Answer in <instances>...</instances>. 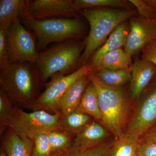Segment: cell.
Returning <instances> with one entry per match:
<instances>
[{
  "label": "cell",
  "instance_id": "33",
  "mask_svg": "<svg viewBox=\"0 0 156 156\" xmlns=\"http://www.w3.org/2000/svg\"><path fill=\"white\" fill-rule=\"evenodd\" d=\"M0 156H7L5 152L2 149H1V151H0Z\"/></svg>",
  "mask_w": 156,
  "mask_h": 156
},
{
  "label": "cell",
  "instance_id": "26",
  "mask_svg": "<svg viewBox=\"0 0 156 156\" xmlns=\"http://www.w3.org/2000/svg\"><path fill=\"white\" fill-rule=\"evenodd\" d=\"M32 156H50L52 154L48 131H40L34 135Z\"/></svg>",
  "mask_w": 156,
  "mask_h": 156
},
{
  "label": "cell",
  "instance_id": "22",
  "mask_svg": "<svg viewBox=\"0 0 156 156\" xmlns=\"http://www.w3.org/2000/svg\"><path fill=\"white\" fill-rule=\"evenodd\" d=\"M94 73L104 83L112 87H122L131 77V67L118 70L102 69Z\"/></svg>",
  "mask_w": 156,
  "mask_h": 156
},
{
  "label": "cell",
  "instance_id": "20",
  "mask_svg": "<svg viewBox=\"0 0 156 156\" xmlns=\"http://www.w3.org/2000/svg\"><path fill=\"white\" fill-rule=\"evenodd\" d=\"M76 110L89 115L93 119L101 124L102 116L97 92L94 85L90 81L83 94Z\"/></svg>",
  "mask_w": 156,
  "mask_h": 156
},
{
  "label": "cell",
  "instance_id": "13",
  "mask_svg": "<svg viewBox=\"0 0 156 156\" xmlns=\"http://www.w3.org/2000/svg\"><path fill=\"white\" fill-rule=\"evenodd\" d=\"M1 134V149L7 156H32V140L20 136L10 127L6 128Z\"/></svg>",
  "mask_w": 156,
  "mask_h": 156
},
{
  "label": "cell",
  "instance_id": "10",
  "mask_svg": "<svg viewBox=\"0 0 156 156\" xmlns=\"http://www.w3.org/2000/svg\"><path fill=\"white\" fill-rule=\"evenodd\" d=\"M156 39V23L141 17H134L130 21V30L124 50L132 56Z\"/></svg>",
  "mask_w": 156,
  "mask_h": 156
},
{
  "label": "cell",
  "instance_id": "23",
  "mask_svg": "<svg viewBox=\"0 0 156 156\" xmlns=\"http://www.w3.org/2000/svg\"><path fill=\"white\" fill-rule=\"evenodd\" d=\"M138 140L124 134L113 143L108 156H138Z\"/></svg>",
  "mask_w": 156,
  "mask_h": 156
},
{
  "label": "cell",
  "instance_id": "18",
  "mask_svg": "<svg viewBox=\"0 0 156 156\" xmlns=\"http://www.w3.org/2000/svg\"><path fill=\"white\" fill-rule=\"evenodd\" d=\"M93 119L89 115L76 110L64 116H60L58 121V130L65 131L74 138Z\"/></svg>",
  "mask_w": 156,
  "mask_h": 156
},
{
  "label": "cell",
  "instance_id": "7",
  "mask_svg": "<svg viewBox=\"0 0 156 156\" xmlns=\"http://www.w3.org/2000/svg\"><path fill=\"white\" fill-rule=\"evenodd\" d=\"M92 71L88 65L82 66L69 74L56 76L44 84V92L33 105V111L43 110L50 114L58 112V105L62 98L73 84Z\"/></svg>",
  "mask_w": 156,
  "mask_h": 156
},
{
  "label": "cell",
  "instance_id": "6",
  "mask_svg": "<svg viewBox=\"0 0 156 156\" xmlns=\"http://www.w3.org/2000/svg\"><path fill=\"white\" fill-rule=\"evenodd\" d=\"M59 113L50 114L43 110L27 112L15 107L6 124L20 136L32 140L34 135L40 131L58 130Z\"/></svg>",
  "mask_w": 156,
  "mask_h": 156
},
{
  "label": "cell",
  "instance_id": "29",
  "mask_svg": "<svg viewBox=\"0 0 156 156\" xmlns=\"http://www.w3.org/2000/svg\"><path fill=\"white\" fill-rule=\"evenodd\" d=\"M8 30L0 28V67L9 63L6 47V35Z\"/></svg>",
  "mask_w": 156,
  "mask_h": 156
},
{
  "label": "cell",
  "instance_id": "31",
  "mask_svg": "<svg viewBox=\"0 0 156 156\" xmlns=\"http://www.w3.org/2000/svg\"><path fill=\"white\" fill-rule=\"evenodd\" d=\"M138 156H156V144L139 142Z\"/></svg>",
  "mask_w": 156,
  "mask_h": 156
},
{
  "label": "cell",
  "instance_id": "3",
  "mask_svg": "<svg viewBox=\"0 0 156 156\" xmlns=\"http://www.w3.org/2000/svg\"><path fill=\"white\" fill-rule=\"evenodd\" d=\"M79 13L87 20L90 26L89 34L85 42L80 63L87 65L95 52L104 44L115 29L134 15V10L100 8L86 9Z\"/></svg>",
  "mask_w": 156,
  "mask_h": 156
},
{
  "label": "cell",
  "instance_id": "14",
  "mask_svg": "<svg viewBox=\"0 0 156 156\" xmlns=\"http://www.w3.org/2000/svg\"><path fill=\"white\" fill-rule=\"evenodd\" d=\"M110 132L100 123L92 121L74 138L73 143L82 149H87L106 142Z\"/></svg>",
  "mask_w": 156,
  "mask_h": 156
},
{
  "label": "cell",
  "instance_id": "12",
  "mask_svg": "<svg viewBox=\"0 0 156 156\" xmlns=\"http://www.w3.org/2000/svg\"><path fill=\"white\" fill-rule=\"evenodd\" d=\"M131 69L130 94L133 100L138 101L156 76V66L142 58L134 61L131 66Z\"/></svg>",
  "mask_w": 156,
  "mask_h": 156
},
{
  "label": "cell",
  "instance_id": "5",
  "mask_svg": "<svg viewBox=\"0 0 156 156\" xmlns=\"http://www.w3.org/2000/svg\"><path fill=\"white\" fill-rule=\"evenodd\" d=\"M20 20L35 35L38 51L52 43H60L79 38L83 33V24L76 18L56 17L37 20L29 16Z\"/></svg>",
  "mask_w": 156,
  "mask_h": 156
},
{
  "label": "cell",
  "instance_id": "9",
  "mask_svg": "<svg viewBox=\"0 0 156 156\" xmlns=\"http://www.w3.org/2000/svg\"><path fill=\"white\" fill-rule=\"evenodd\" d=\"M5 42L9 63L35 64L39 57L37 45L32 34L25 28L20 19L15 21L8 29Z\"/></svg>",
  "mask_w": 156,
  "mask_h": 156
},
{
  "label": "cell",
  "instance_id": "24",
  "mask_svg": "<svg viewBox=\"0 0 156 156\" xmlns=\"http://www.w3.org/2000/svg\"><path fill=\"white\" fill-rule=\"evenodd\" d=\"M77 12L86 9H100L106 7L126 8L131 5L126 1L121 0H75L73 2Z\"/></svg>",
  "mask_w": 156,
  "mask_h": 156
},
{
  "label": "cell",
  "instance_id": "34",
  "mask_svg": "<svg viewBox=\"0 0 156 156\" xmlns=\"http://www.w3.org/2000/svg\"></svg>",
  "mask_w": 156,
  "mask_h": 156
},
{
  "label": "cell",
  "instance_id": "17",
  "mask_svg": "<svg viewBox=\"0 0 156 156\" xmlns=\"http://www.w3.org/2000/svg\"><path fill=\"white\" fill-rule=\"evenodd\" d=\"M90 80L88 75L77 80L68 89L58 105V112L64 116L76 110Z\"/></svg>",
  "mask_w": 156,
  "mask_h": 156
},
{
  "label": "cell",
  "instance_id": "2",
  "mask_svg": "<svg viewBox=\"0 0 156 156\" xmlns=\"http://www.w3.org/2000/svg\"><path fill=\"white\" fill-rule=\"evenodd\" d=\"M94 85L102 116L101 125L114 136L121 137L126 132L129 121V99L122 87H111L104 83L91 71L88 75Z\"/></svg>",
  "mask_w": 156,
  "mask_h": 156
},
{
  "label": "cell",
  "instance_id": "30",
  "mask_svg": "<svg viewBox=\"0 0 156 156\" xmlns=\"http://www.w3.org/2000/svg\"><path fill=\"white\" fill-rule=\"evenodd\" d=\"M142 58L150 62L156 66V39L142 50Z\"/></svg>",
  "mask_w": 156,
  "mask_h": 156
},
{
  "label": "cell",
  "instance_id": "8",
  "mask_svg": "<svg viewBox=\"0 0 156 156\" xmlns=\"http://www.w3.org/2000/svg\"><path fill=\"white\" fill-rule=\"evenodd\" d=\"M138 101L125 133L136 140L156 124V76Z\"/></svg>",
  "mask_w": 156,
  "mask_h": 156
},
{
  "label": "cell",
  "instance_id": "25",
  "mask_svg": "<svg viewBox=\"0 0 156 156\" xmlns=\"http://www.w3.org/2000/svg\"><path fill=\"white\" fill-rule=\"evenodd\" d=\"M48 137L52 154L63 151L72 143L74 137L60 130L48 131Z\"/></svg>",
  "mask_w": 156,
  "mask_h": 156
},
{
  "label": "cell",
  "instance_id": "15",
  "mask_svg": "<svg viewBox=\"0 0 156 156\" xmlns=\"http://www.w3.org/2000/svg\"><path fill=\"white\" fill-rule=\"evenodd\" d=\"M129 30L130 28L125 23L115 29L104 44L92 56L91 64H87L92 71H94L97 68L101 59L105 54L125 46L128 39Z\"/></svg>",
  "mask_w": 156,
  "mask_h": 156
},
{
  "label": "cell",
  "instance_id": "27",
  "mask_svg": "<svg viewBox=\"0 0 156 156\" xmlns=\"http://www.w3.org/2000/svg\"><path fill=\"white\" fill-rule=\"evenodd\" d=\"M15 106L2 89H0V131L6 129L7 120L14 110Z\"/></svg>",
  "mask_w": 156,
  "mask_h": 156
},
{
  "label": "cell",
  "instance_id": "28",
  "mask_svg": "<svg viewBox=\"0 0 156 156\" xmlns=\"http://www.w3.org/2000/svg\"><path fill=\"white\" fill-rule=\"evenodd\" d=\"M128 2L135 6L140 17L156 23V10L151 7L146 1L129 0Z\"/></svg>",
  "mask_w": 156,
  "mask_h": 156
},
{
  "label": "cell",
  "instance_id": "32",
  "mask_svg": "<svg viewBox=\"0 0 156 156\" xmlns=\"http://www.w3.org/2000/svg\"><path fill=\"white\" fill-rule=\"evenodd\" d=\"M139 142L156 144V124L150 129L138 140Z\"/></svg>",
  "mask_w": 156,
  "mask_h": 156
},
{
  "label": "cell",
  "instance_id": "1",
  "mask_svg": "<svg viewBox=\"0 0 156 156\" xmlns=\"http://www.w3.org/2000/svg\"><path fill=\"white\" fill-rule=\"evenodd\" d=\"M43 86L35 64L9 63L0 67L1 89L15 106L31 110Z\"/></svg>",
  "mask_w": 156,
  "mask_h": 156
},
{
  "label": "cell",
  "instance_id": "19",
  "mask_svg": "<svg viewBox=\"0 0 156 156\" xmlns=\"http://www.w3.org/2000/svg\"><path fill=\"white\" fill-rule=\"evenodd\" d=\"M131 55L122 48L111 51L102 57L93 72L102 69L118 70L131 67Z\"/></svg>",
  "mask_w": 156,
  "mask_h": 156
},
{
  "label": "cell",
  "instance_id": "4",
  "mask_svg": "<svg viewBox=\"0 0 156 156\" xmlns=\"http://www.w3.org/2000/svg\"><path fill=\"white\" fill-rule=\"evenodd\" d=\"M75 40L62 42L39 52L38 58L35 65L43 85L50 78L71 73H70L80 62L85 43L83 44Z\"/></svg>",
  "mask_w": 156,
  "mask_h": 156
},
{
  "label": "cell",
  "instance_id": "21",
  "mask_svg": "<svg viewBox=\"0 0 156 156\" xmlns=\"http://www.w3.org/2000/svg\"><path fill=\"white\" fill-rule=\"evenodd\" d=\"M113 142L106 141L87 149H82L76 146L73 141L66 148L50 156H108Z\"/></svg>",
  "mask_w": 156,
  "mask_h": 156
},
{
  "label": "cell",
  "instance_id": "11",
  "mask_svg": "<svg viewBox=\"0 0 156 156\" xmlns=\"http://www.w3.org/2000/svg\"><path fill=\"white\" fill-rule=\"evenodd\" d=\"M72 0L30 1L29 13L33 19L41 20L56 17L71 18L76 11Z\"/></svg>",
  "mask_w": 156,
  "mask_h": 156
},
{
  "label": "cell",
  "instance_id": "16",
  "mask_svg": "<svg viewBox=\"0 0 156 156\" xmlns=\"http://www.w3.org/2000/svg\"><path fill=\"white\" fill-rule=\"evenodd\" d=\"M27 0L0 1V28L8 30L15 21L30 16Z\"/></svg>",
  "mask_w": 156,
  "mask_h": 156
}]
</instances>
